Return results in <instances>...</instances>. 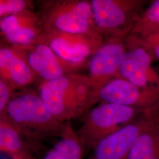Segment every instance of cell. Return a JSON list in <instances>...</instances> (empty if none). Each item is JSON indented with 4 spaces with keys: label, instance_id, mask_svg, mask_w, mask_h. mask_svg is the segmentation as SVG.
Instances as JSON below:
<instances>
[{
    "label": "cell",
    "instance_id": "ac0fdd59",
    "mask_svg": "<svg viewBox=\"0 0 159 159\" xmlns=\"http://www.w3.org/2000/svg\"><path fill=\"white\" fill-rule=\"evenodd\" d=\"M134 35L154 61H159V29L143 35Z\"/></svg>",
    "mask_w": 159,
    "mask_h": 159
},
{
    "label": "cell",
    "instance_id": "2e32d148",
    "mask_svg": "<svg viewBox=\"0 0 159 159\" xmlns=\"http://www.w3.org/2000/svg\"><path fill=\"white\" fill-rule=\"evenodd\" d=\"M159 29V0L153 1L144 10L131 34L143 35Z\"/></svg>",
    "mask_w": 159,
    "mask_h": 159
},
{
    "label": "cell",
    "instance_id": "5b68a950",
    "mask_svg": "<svg viewBox=\"0 0 159 159\" xmlns=\"http://www.w3.org/2000/svg\"><path fill=\"white\" fill-rule=\"evenodd\" d=\"M93 21L104 39L125 40L148 2L144 0H90Z\"/></svg>",
    "mask_w": 159,
    "mask_h": 159
},
{
    "label": "cell",
    "instance_id": "277c9868",
    "mask_svg": "<svg viewBox=\"0 0 159 159\" xmlns=\"http://www.w3.org/2000/svg\"><path fill=\"white\" fill-rule=\"evenodd\" d=\"M148 111L109 102H101L91 108L84 114L83 124L77 133L84 153L94 150L104 137Z\"/></svg>",
    "mask_w": 159,
    "mask_h": 159
},
{
    "label": "cell",
    "instance_id": "9c48e42d",
    "mask_svg": "<svg viewBox=\"0 0 159 159\" xmlns=\"http://www.w3.org/2000/svg\"><path fill=\"white\" fill-rule=\"evenodd\" d=\"M125 40L105 39L89 59L86 75L96 93L108 81L119 77L120 66L125 51Z\"/></svg>",
    "mask_w": 159,
    "mask_h": 159
},
{
    "label": "cell",
    "instance_id": "3957f363",
    "mask_svg": "<svg viewBox=\"0 0 159 159\" xmlns=\"http://www.w3.org/2000/svg\"><path fill=\"white\" fill-rule=\"evenodd\" d=\"M35 11L44 30L80 35L99 34L93 21L90 1H40Z\"/></svg>",
    "mask_w": 159,
    "mask_h": 159
},
{
    "label": "cell",
    "instance_id": "52a82bcc",
    "mask_svg": "<svg viewBox=\"0 0 159 159\" xmlns=\"http://www.w3.org/2000/svg\"><path fill=\"white\" fill-rule=\"evenodd\" d=\"M98 102L114 103L145 111L159 108V89H146L121 77H116L96 93Z\"/></svg>",
    "mask_w": 159,
    "mask_h": 159
},
{
    "label": "cell",
    "instance_id": "ba28073f",
    "mask_svg": "<svg viewBox=\"0 0 159 159\" xmlns=\"http://www.w3.org/2000/svg\"><path fill=\"white\" fill-rule=\"evenodd\" d=\"M159 109L148 111L102 139L89 159H127L137 139L153 119Z\"/></svg>",
    "mask_w": 159,
    "mask_h": 159
},
{
    "label": "cell",
    "instance_id": "d6986e66",
    "mask_svg": "<svg viewBox=\"0 0 159 159\" xmlns=\"http://www.w3.org/2000/svg\"><path fill=\"white\" fill-rule=\"evenodd\" d=\"M14 91L5 81L0 79V114L5 110Z\"/></svg>",
    "mask_w": 159,
    "mask_h": 159
},
{
    "label": "cell",
    "instance_id": "7a4b0ae2",
    "mask_svg": "<svg viewBox=\"0 0 159 159\" xmlns=\"http://www.w3.org/2000/svg\"><path fill=\"white\" fill-rule=\"evenodd\" d=\"M30 140L41 143L52 137H61L68 122L58 121L46 108L38 92L24 89L13 93L2 113Z\"/></svg>",
    "mask_w": 159,
    "mask_h": 159
},
{
    "label": "cell",
    "instance_id": "8fae6325",
    "mask_svg": "<svg viewBox=\"0 0 159 159\" xmlns=\"http://www.w3.org/2000/svg\"><path fill=\"white\" fill-rule=\"evenodd\" d=\"M12 47L28 64L40 83L70 73L46 44L37 41L29 46Z\"/></svg>",
    "mask_w": 159,
    "mask_h": 159
},
{
    "label": "cell",
    "instance_id": "8992f818",
    "mask_svg": "<svg viewBox=\"0 0 159 159\" xmlns=\"http://www.w3.org/2000/svg\"><path fill=\"white\" fill-rule=\"evenodd\" d=\"M104 41L100 34H71L44 30L37 41L49 46L70 73L86 68L91 56Z\"/></svg>",
    "mask_w": 159,
    "mask_h": 159
},
{
    "label": "cell",
    "instance_id": "5bb4252c",
    "mask_svg": "<svg viewBox=\"0 0 159 159\" xmlns=\"http://www.w3.org/2000/svg\"><path fill=\"white\" fill-rule=\"evenodd\" d=\"M127 159H159V109L137 139Z\"/></svg>",
    "mask_w": 159,
    "mask_h": 159
},
{
    "label": "cell",
    "instance_id": "30bf717a",
    "mask_svg": "<svg viewBox=\"0 0 159 159\" xmlns=\"http://www.w3.org/2000/svg\"><path fill=\"white\" fill-rule=\"evenodd\" d=\"M0 30L8 46L24 47L37 42L44 28L35 10H27L1 18Z\"/></svg>",
    "mask_w": 159,
    "mask_h": 159
},
{
    "label": "cell",
    "instance_id": "4fadbf2b",
    "mask_svg": "<svg viewBox=\"0 0 159 159\" xmlns=\"http://www.w3.org/2000/svg\"><path fill=\"white\" fill-rule=\"evenodd\" d=\"M41 143L25 136L4 114H0V150L14 159H29Z\"/></svg>",
    "mask_w": 159,
    "mask_h": 159
},
{
    "label": "cell",
    "instance_id": "6da1fadb",
    "mask_svg": "<svg viewBox=\"0 0 159 159\" xmlns=\"http://www.w3.org/2000/svg\"><path fill=\"white\" fill-rule=\"evenodd\" d=\"M38 93L49 112L62 123L85 114L98 102L89 78L79 73L41 82Z\"/></svg>",
    "mask_w": 159,
    "mask_h": 159
},
{
    "label": "cell",
    "instance_id": "9a60e30c",
    "mask_svg": "<svg viewBox=\"0 0 159 159\" xmlns=\"http://www.w3.org/2000/svg\"><path fill=\"white\" fill-rule=\"evenodd\" d=\"M84 149L70 121L64 134L43 159H83Z\"/></svg>",
    "mask_w": 159,
    "mask_h": 159
},
{
    "label": "cell",
    "instance_id": "7c38bea8",
    "mask_svg": "<svg viewBox=\"0 0 159 159\" xmlns=\"http://www.w3.org/2000/svg\"><path fill=\"white\" fill-rule=\"evenodd\" d=\"M0 77L14 92L32 84L37 80L22 56L11 46L2 44L0 48Z\"/></svg>",
    "mask_w": 159,
    "mask_h": 159
},
{
    "label": "cell",
    "instance_id": "e0dca14e",
    "mask_svg": "<svg viewBox=\"0 0 159 159\" xmlns=\"http://www.w3.org/2000/svg\"><path fill=\"white\" fill-rule=\"evenodd\" d=\"M27 10H35V2L29 0H0V18Z\"/></svg>",
    "mask_w": 159,
    "mask_h": 159
}]
</instances>
